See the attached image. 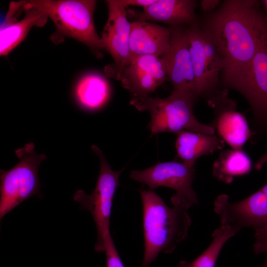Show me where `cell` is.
Here are the masks:
<instances>
[{"instance_id": "1", "label": "cell", "mask_w": 267, "mask_h": 267, "mask_svg": "<svg viewBox=\"0 0 267 267\" xmlns=\"http://www.w3.org/2000/svg\"><path fill=\"white\" fill-rule=\"evenodd\" d=\"M261 5L256 0H223L198 22L221 57L222 81L227 88L267 43V23Z\"/></svg>"}, {"instance_id": "2", "label": "cell", "mask_w": 267, "mask_h": 267, "mask_svg": "<svg viewBox=\"0 0 267 267\" xmlns=\"http://www.w3.org/2000/svg\"><path fill=\"white\" fill-rule=\"evenodd\" d=\"M144 249L141 267H148L160 253H172L187 237L191 220L187 209L168 206L152 189H140Z\"/></svg>"}, {"instance_id": "3", "label": "cell", "mask_w": 267, "mask_h": 267, "mask_svg": "<svg viewBox=\"0 0 267 267\" xmlns=\"http://www.w3.org/2000/svg\"><path fill=\"white\" fill-rule=\"evenodd\" d=\"M30 3L53 23L55 31L50 39L57 44L72 38L87 45L96 56L104 49L93 19L94 0H31Z\"/></svg>"}, {"instance_id": "4", "label": "cell", "mask_w": 267, "mask_h": 267, "mask_svg": "<svg viewBox=\"0 0 267 267\" xmlns=\"http://www.w3.org/2000/svg\"><path fill=\"white\" fill-rule=\"evenodd\" d=\"M196 98L184 92L173 90L166 98L132 97L130 103L140 111H148L151 119L148 128L151 134L187 130L213 135L214 129L199 122L193 113Z\"/></svg>"}, {"instance_id": "5", "label": "cell", "mask_w": 267, "mask_h": 267, "mask_svg": "<svg viewBox=\"0 0 267 267\" xmlns=\"http://www.w3.org/2000/svg\"><path fill=\"white\" fill-rule=\"evenodd\" d=\"M15 153L18 163L9 170H0V221L31 196L42 197L38 171L46 155L38 154L33 142L16 149Z\"/></svg>"}, {"instance_id": "6", "label": "cell", "mask_w": 267, "mask_h": 267, "mask_svg": "<svg viewBox=\"0 0 267 267\" xmlns=\"http://www.w3.org/2000/svg\"><path fill=\"white\" fill-rule=\"evenodd\" d=\"M91 150L99 157L100 171L93 192L87 194L78 190L74 195V200L80 204L81 208L88 210L91 214L97 230V240L94 246L97 252L104 251V239L110 231V222L113 199L120 185L119 178L123 169L113 171L102 151L93 145Z\"/></svg>"}, {"instance_id": "7", "label": "cell", "mask_w": 267, "mask_h": 267, "mask_svg": "<svg viewBox=\"0 0 267 267\" xmlns=\"http://www.w3.org/2000/svg\"><path fill=\"white\" fill-rule=\"evenodd\" d=\"M189 51L198 97H207L210 104L226 95L217 87L223 63L216 47L200 28L198 21L187 26Z\"/></svg>"}, {"instance_id": "8", "label": "cell", "mask_w": 267, "mask_h": 267, "mask_svg": "<svg viewBox=\"0 0 267 267\" xmlns=\"http://www.w3.org/2000/svg\"><path fill=\"white\" fill-rule=\"evenodd\" d=\"M194 175V166L170 161L160 162L141 171L133 170L130 178L152 190L160 186L174 189L176 192L170 199L172 204L188 210L198 203L196 193L192 187Z\"/></svg>"}, {"instance_id": "9", "label": "cell", "mask_w": 267, "mask_h": 267, "mask_svg": "<svg viewBox=\"0 0 267 267\" xmlns=\"http://www.w3.org/2000/svg\"><path fill=\"white\" fill-rule=\"evenodd\" d=\"M108 19L101 37L104 49L113 62L104 68L106 74L120 81L131 60L130 45L131 23L127 18L126 7L120 0H108Z\"/></svg>"}, {"instance_id": "10", "label": "cell", "mask_w": 267, "mask_h": 267, "mask_svg": "<svg viewBox=\"0 0 267 267\" xmlns=\"http://www.w3.org/2000/svg\"><path fill=\"white\" fill-rule=\"evenodd\" d=\"M228 88L240 93L249 103L257 124L267 127V43Z\"/></svg>"}, {"instance_id": "11", "label": "cell", "mask_w": 267, "mask_h": 267, "mask_svg": "<svg viewBox=\"0 0 267 267\" xmlns=\"http://www.w3.org/2000/svg\"><path fill=\"white\" fill-rule=\"evenodd\" d=\"M170 47L162 57L167 69V80L173 90L198 97L197 87L189 51L187 27L171 26Z\"/></svg>"}, {"instance_id": "12", "label": "cell", "mask_w": 267, "mask_h": 267, "mask_svg": "<svg viewBox=\"0 0 267 267\" xmlns=\"http://www.w3.org/2000/svg\"><path fill=\"white\" fill-rule=\"evenodd\" d=\"M167 80V72L162 57L143 55L132 58L125 68L121 84L132 97H145Z\"/></svg>"}, {"instance_id": "13", "label": "cell", "mask_w": 267, "mask_h": 267, "mask_svg": "<svg viewBox=\"0 0 267 267\" xmlns=\"http://www.w3.org/2000/svg\"><path fill=\"white\" fill-rule=\"evenodd\" d=\"M171 28L145 21L131 23L130 40L131 59L143 55L162 57L168 51Z\"/></svg>"}, {"instance_id": "14", "label": "cell", "mask_w": 267, "mask_h": 267, "mask_svg": "<svg viewBox=\"0 0 267 267\" xmlns=\"http://www.w3.org/2000/svg\"><path fill=\"white\" fill-rule=\"evenodd\" d=\"M215 103L217 108L213 125L217 135L232 149H240L253 135L244 116L235 110L233 104L225 105V97Z\"/></svg>"}, {"instance_id": "15", "label": "cell", "mask_w": 267, "mask_h": 267, "mask_svg": "<svg viewBox=\"0 0 267 267\" xmlns=\"http://www.w3.org/2000/svg\"><path fill=\"white\" fill-rule=\"evenodd\" d=\"M194 0H156L143 8L138 20L164 23L171 26L189 25L198 21Z\"/></svg>"}, {"instance_id": "16", "label": "cell", "mask_w": 267, "mask_h": 267, "mask_svg": "<svg viewBox=\"0 0 267 267\" xmlns=\"http://www.w3.org/2000/svg\"><path fill=\"white\" fill-rule=\"evenodd\" d=\"M224 142L217 135L183 130L176 134L175 147L181 162L194 166L197 159L222 149Z\"/></svg>"}, {"instance_id": "17", "label": "cell", "mask_w": 267, "mask_h": 267, "mask_svg": "<svg viewBox=\"0 0 267 267\" xmlns=\"http://www.w3.org/2000/svg\"><path fill=\"white\" fill-rule=\"evenodd\" d=\"M73 95L80 108L89 112L96 111L108 102L111 95L110 86L102 75L88 73L77 82Z\"/></svg>"}, {"instance_id": "18", "label": "cell", "mask_w": 267, "mask_h": 267, "mask_svg": "<svg viewBox=\"0 0 267 267\" xmlns=\"http://www.w3.org/2000/svg\"><path fill=\"white\" fill-rule=\"evenodd\" d=\"M24 16L22 19L0 30V54L6 56L18 45L34 26L42 27L46 23L47 18L42 12L27 1Z\"/></svg>"}, {"instance_id": "19", "label": "cell", "mask_w": 267, "mask_h": 267, "mask_svg": "<svg viewBox=\"0 0 267 267\" xmlns=\"http://www.w3.org/2000/svg\"><path fill=\"white\" fill-rule=\"evenodd\" d=\"M252 168V161L246 152L231 148L221 152L213 164V174L219 180L230 183L234 178L249 174Z\"/></svg>"}, {"instance_id": "20", "label": "cell", "mask_w": 267, "mask_h": 267, "mask_svg": "<svg viewBox=\"0 0 267 267\" xmlns=\"http://www.w3.org/2000/svg\"><path fill=\"white\" fill-rule=\"evenodd\" d=\"M239 231L226 225H221L212 234V241L207 248L194 260L191 262L181 261L178 267H215L216 263L225 243Z\"/></svg>"}, {"instance_id": "21", "label": "cell", "mask_w": 267, "mask_h": 267, "mask_svg": "<svg viewBox=\"0 0 267 267\" xmlns=\"http://www.w3.org/2000/svg\"><path fill=\"white\" fill-rule=\"evenodd\" d=\"M106 267H125L118 252L111 233L104 239V251Z\"/></svg>"}, {"instance_id": "22", "label": "cell", "mask_w": 267, "mask_h": 267, "mask_svg": "<svg viewBox=\"0 0 267 267\" xmlns=\"http://www.w3.org/2000/svg\"><path fill=\"white\" fill-rule=\"evenodd\" d=\"M27 0L11 1L9 3L8 10L4 20L0 25L3 27L18 21L21 12L25 11Z\"/></svg>"}, {"instance_id": "23", "label": "cell", "mask_w": 267, "mask_h": 267, "mask_svg": "<svg viewBox=\"0 0 267 267\" xmlns=\"http://www.w3.org/2000/svg\"><path fill=\"white\" fill-rule=\"evenodd\" d=\"M253 250L257 254L267 253V227L255 229Z\"/></svg>"}, {"instance_id": "24", "label": "cell", "mask_w": 267, "mask_h": 267, "mask_svg": "<svg viewBox=\"0 0 267 267\" xmlns=\"http://www.w3.org/2000/svg\"><path fill=\"white\" fill-rule=\"evenodd\" d=\"M221 2L219 0H201L200 9L205 14L209 13L215 10Z\"/></svg>"}, {"instance_id": "25", "label": "cell", "mask_w": 267, "mask_h": 267, "mask_svg": "<svg viewBox=\"0 0 267 267\" xmlns=\"http://www.w3.org/2000/svg\"><path fill=\"white\" fill-rule=\"evenodd\" d=\"M121 3L126 7L129 6H141L144 8L153 3L156 0H120Z\"/></svg>"}, {"instance_id": "26", "label": "cell", "mask_w": 267, "mask_h": 267, "mask_svg": "<svg viewBox=\"0 0 267 267\" xmlns=\"http://www.w3.org/2000/svg\"><path fill=\"white\" fill-rule=\"evenodd\" d=\"M267 162V152L261 157L256 163L255 167L257 170H261Z\"/></svg>"}, {"instance_id": "27", "label": "cell", "mask_w": 267, "mask_h": 267, "mask_svg": "<svg viewBox=\"0 0 267 267\" xmlns=\"http://www.w3.org/2000/svg\"><path fill=\"white\" fill-rule=\"evenodd\" d=\"M261 2L265 10V18L267 23V0H263Z\"/></svg>"}, {"instance_id": "28", "label": "cell", "mask_w": 267, "mask_h": 267, "mask_svg": "<svg viewBox=\"0 0 267 267\" xmlns=\"http://www.w3.org/2000/svg\"><path fill=\"white\" fill-rule=\"evenodd\" d=\"M264 267H267V259H266V260H265V264H264Z\"/></svg>"}, {"instance_id": "29", "label": "cell", "mask_w": 267, "mask_h": 267, "mask_svg": "<svg viewBox=\"0 0 267 267\" xmlns=\"http://www.w3.org/2000/svg\"><path fill=\"white\" fill-rule=\"evenodd\" d=\"M265 185H266V186L267 187V183H266V184Z\"/></svg>"}]
</instances>
